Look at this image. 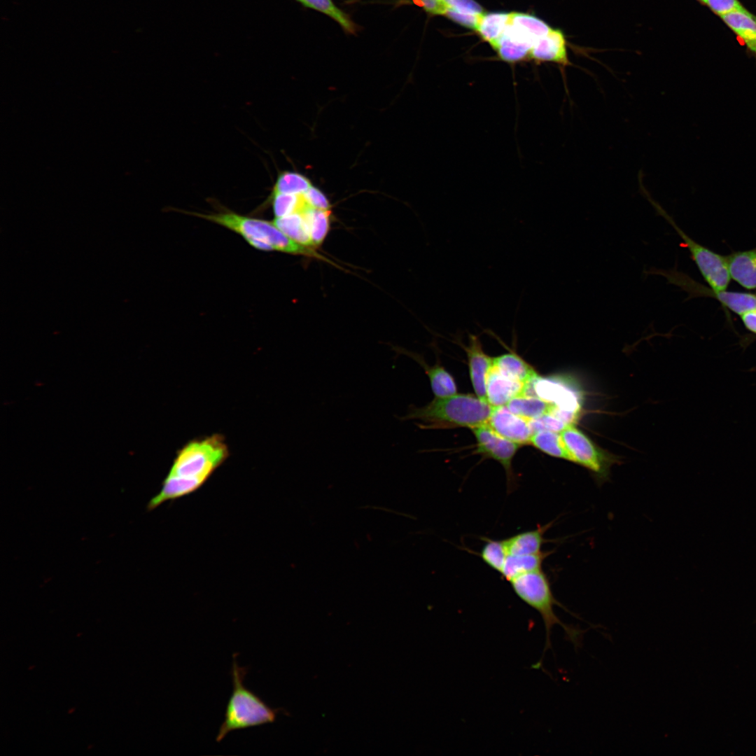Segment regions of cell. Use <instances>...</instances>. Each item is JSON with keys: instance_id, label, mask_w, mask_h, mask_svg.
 Returning <instances> with one entry per match:
<instances>
[{"instance_id": "obj_18", "label": "cell", "mask_w": 756, "mask_h": 756, "mask_svg": "<svg viewBox=\"0 0 756 756\" xmlns=\"http://www.w3.org/2000/svg\"><path fill=\"white\" fill-rule=\"evenodd\" d=\"M720 18L756 56V16L749 11H732Z\"/></svg>"}, {"instance_id": "obj_36", "label": "cell", "mask_w": 756, "mask_h": 756, "mask_svg": "<svg viewBox=\"0 0 756 756\" xmlns=\"http://www.w3.org/2000/svg\"><path fill=\"white\" fill-rule=\"evenodd\" d=\"M424 10L432 15H444L447 7L443 0H420Z\"/></svg>"}, {"instance_id": "obj_37", "label": "cell", "mask_w": 756, "mask_h": 756, "mask_svg": "<svg viewBox=\"0 0 756 756\" xmlns=\"http://www.w3.org/2000/svg\"><path fill=\"white\" fill-rule=\"evenodd\" d=\"M740 316L746 329L756 334V309L746 312Z\"/></svg>"}, {"instance_id": "obj_12", "label": "cell", "mask_w": 756, "mask_h": 756, "mask_svg": "<svg viewBox=\"0 0 756 756\" xmlns=\"http://www.w3.org/2000/svg\"><path fill=\"white\" fill-rule=\"evenodd\" d=\"M488 424L499 435L519 444L531 443L530 420L512 412L506 405L493 407Z\"/></svg>"}, {"instance_id": "obj_19", "label": "cell", "mask_w": 756, "mask_h": 756, "mask_svg": "<svg viewBox=\"0 0 756 756\" xmlns=\"http://www.w3.org/2000/svg\"><path fill=\"white\" fill-rule=\"evenodd\" d=\"M550 552H540L533 554H508L501 575L510 582L523 574L540 570L545 558Z\"/></svg>"}, {"instance_id": "obj_9", "label": "cell", "mask_w": 756, "mask_h": 756, "mask_svg": "<svg viewBox=\"0 0 756 756\" xmlns=\"http://www.w3.org/2000/svg\"><path fill=\"white\" fill-rule=\"evenodd\" d=\"M569 454L570 461L591 470L599 482L608 477L610 460L607 458L589 439L573 424L568 425L559 433Z\"/></svg>"}, {"instance_id": "obj_33", "label": "cell", "mask_w": 756, "mask_h": 756, "mask_svg": "<svg viewBox=\"0 0 756 756\" xmlns=\"http://www.w3.org/2000/svg\"><path fill=\"white\" fill-rule=\"evenodd\" d=\"M706 6L720 17L732 11L748 12L738 0H706Z\"/></svg>"}, {"instance_id": "obj_11", "label": "cell", "mask_w": 756, "mask_h": 756, "mask_svg": "<svg viewBox=\"0 0 756 756\" xmlns=\"http://www.w3.org/2000/svg\"><path fill=\"white\" fill-rule=\"evenodd\" d=\"M524 394L536 396L562 410L575 413L580 410V404L576 392L560 380L538 376L526 384Z\"/></svg>"}, {"instance_id": "obj_34", "label": "cell", "mask_w": 756, "mask_h": 756, "mask_svg": "<svg viewBox=\"0 0 756 756\" xmlns=\"http://www.w3.org/2000/svg\"><path fill=\"white\" fill-rule=\"evenodd\" d=\"M308 204L316 209L330 210V204L325 194L316 187L312 186L304 193Z\"/></svg>"}, {"instance_id": "obj_29", "label": "cell", "mask_w": 756, "mask_h": 756, "mask_svg": "<svg viewBox=\"0 0 756 756\" xmlns=\"http://www.w3.org/2000/svg\"><path fill=\"white\" fill-rule=\"evenodd\" d=\"M311 182L304 175L294 172L281 173L274 183L272 194H303L311 187Z\"/></svg>"}, {"instance_id": "obj_14", "label": "cell", "mask_w": 756, "mask_h": 756, "mask_svg": "<svg viewBox=\"0 0 756 756\" xmlns=\"http://www.w3.org/2000/svg\"><path fill=\"white\" fill-rule=\"evenodd\" d=\"M526 386L493 365L486 382V400L493 407L505 406L514 398L524 394Z\"/></svg>"}, {"instance_id": "obj_32", "label": "cell", "mask_w": 756, "mask_h": 756, "mask_svg": "<svg viewBox=\"0 0 756 756\" xmlns=\"http://www.w3.org/2000/svg\"><path fill=\"white\" fill-rule=\"evenodd\" d=\"M443 1L447 10L470 15L484 13L482 7L474 0H443Z\"/></svg>"}, {"instance_id": "obj_21", "label": "cell", "mask_w": 756, "mask_h": 756, "mask_svg": "<svg viewBox=\"0 0 756 756\" xmlns=\"http://www.w3.org/2000/svg\"><path fill=\"white\" fill-rule=\"evenodd\" d=\"M273 223L295 243L305 247L313 246L309 225L303 213L275 218Z\"/></svg>"}, {"instance_id": "obj_6", "label": "cell", "mask_w": 756, "mask_h": 756, "mask_svg": "<svg viewBox=\"0 0 756 756\" xmlns=\"http://www.w3.org/2000/svg\"><path fill=\"white\" fill-rule=\"evenodd\" d=\"M552 29L537 17L522 13H510L508 23L491 47L498 57L516 63L528 57L533 46Z\"/></svg>"}, {"instance_id": "obj_5", "label": "cell", "mask_w": 756, "mask_h": 756, "mask_svg": "<svg viewBox=\"0 0 756 756\" xmlns=\"http://www.w3.org/2000/svg\"><path fill=\"white\" fill-rule=\"evenodd\" d=\"M510 582L517 596L542 617L546 635L545 651L551 648L552 629L556 624L564 629L566 638L576 648L580 645L583 631L564 624L557 617L554 610L555 606L569 611L555 598L548 578L542 569L519 575Z\"/></svg>"}, {"instance_id": "obj_26", "label": "cell", "mask_w": 756, "mask_h": 756, "mask_svg": "<svg viewBox=\"0 0 756 756\" xmlns=\"http://www.w3.org/2000/svg\"><path fill=\"white\" fill-rule=\"evenodd\" d=\"M531 443L550 456L570 461L569 454L559 433L550 430H539L533 433Z\"/></svg>"}, {"instance_id": "obj_25", "label": "cell", "mask_w": 756, "mask_h": 756, "mask_svg": "<svg viewBox=\"0 0 756 756\" xmlns=\"http://www.w3.org/2000/svg\"><path fill=\"white\" fill-rule=\"evenodd\" d=\"M509 18L510 13H484L475 31L491 46L504 31Z\"/></svg>"}, {"instance_id": "obj_30", "label": "cell", "mask_w": 756, "mask_h": 756, "mask_svg": "<svg viewBox=\"0 0 756 756\" xmlns=\"http://www.w3.org/2000/svg\"><path fill=\"white\" fill-rule=\"evenodd\" d=\"M479 555L489 567L501 573L508 556L505 540L486 539Z\"/></svg>"}, {"instance_id": "obj_24", "label": "cell", "mask_w": 756, "mask_h": 756, "mask_svg": "<svg viewBox=\"0 0 756 756\" xmlns=\"http://www.w3.org/2000/svg\"><path fill=\"white\" fill-rule=\"evenodd\" d=\"M304 7L314 9L326 14L337 22L347 34H354L357 31L356 24L350 16L338 8L332 0H295Z\"/></svg>"}, {"instance_id": "obj_16", "label": "cell", "mask_w": 756, "mask_h": 756, "mask_svg": "<svg viewBox=\"0 0 756 756\" xmlns=\"http://www.w3.org/2000/svg\"><path fill=\"white\" fill-rule=\"evenodd\" d=\"M731 279L747 289L756 288V248L727 257Z\"/></svg>"}, {"instance_id": "obj_20", "label": "cell", "mask_w": 756, "mask_h": 756, "mask_svg": "<svg viewBox=\"0 0 756 756\" xmlns=\"http://www.w3.org/2000/svg\"><path fill=\"white\" fill-rule=\"evenodd\" d=\"M506 406L514 414L528 420L550 414L557 407L554 404L536 396L526 394H522L514 398Z\"/></svg>"}, {"instance_id": "obj_27", "label": "cell", "mask_w": 756, "mask_h": 756, "mask_svg": "<svg viewBox=\"0 0 756 756\" xmlns=\"http://www.w3.org/2000/svg\"><path fill=\"white\" fill-rule=\"evenodd\" d=\"M272 208L275 218L294 213H304L311 206L303 194H272Z\"/></svg>"}, {"instance_id": "obj_28", "label": "cell", "mask_w": 756, "mask_h": 756, "mask_svg": "<svg viewBox=\"0 0 756 756\" xmlns=\"http://www.w3.org/2000/svg\"><path fill=\"white\" fill-rule=\"evenodd\" d=\"M330 210H321L310 207L303 214L309 225L313 246L320 245L330 229Z\"/></svg>"}, {"instance_id": "obj_38", "label": "cell", "mask_w": 756, "mask_h": 756, "mask_svg": "<svg viewBox=\"0 0 756 756\" xmlns=\"http://www.w3.org/2000/svg\"><path fill=\"white\" fill-rule=\"evenodd\" d=\"M697 1H699V2H701V4H703L704 5H706V0H697Z\"/></svg>"}, {"instance_id": "obj_31", "label": "cell", "mask_w": 756, "mask_h": 756, "mask_svg": "<svg viewBox=\"0 0 756 756\" xmlns=\"http://www.w3.org/2000/svg\"><path fill=\"white\" fill-rule=\"evenodd\" d=\"M530 424L533 433L544 430L560 433L568 425H570L551 413L530 420Z\"/></svg>"}, {"instance_id": "obj_15", "label": "cell", "mask_w": 756, "mask_h": 756, "mask_svg": "<svg viewBox=\"0 0 756 756\" xmlns=\"http://www.w3.org/2000/svg\"><path fill=\"white\" fill-rule=\"evenodd\" d=\"M469 340V344L465 350L468 358L472 384L477 396L487 402L486 382L489 372L493 365V358L484 352L477 336L470 335Z\"/></svg>"}, {"instance_id": "obj_1", "label": "cell", "mask_w": 756, "mask_h": 756, "mask_svg": "<svg viewBox=\"0 0 756 756\" xmlns=\"http://www.w3.org/2000/svg\"><path fill=\"white\" fill-rule=\"evenodd\" d=\"M228 455L224 438L218 434L187 443L177 453L160 491L148 501L147 510L197 491Z\"/></svg>"}, {"instance_id": "obj_2", "label": "cell", "mask_w": 756, "mask_h": 756, "mask_svg": "<svg viewBox=\"0 0 756 756\" xmlns=\"http://www.w3.org/2000/svg\"><path fill=\"white\" fill-rule=\"evenodd\" d=\"M493 406L477 396L455 394L436 398L422 407H410L400 420H419V427L437 428L442 426L475 428L488 424Z\"/></svg>"}, {"instance_id": "obj_35", "label": "cell", "mask_w": 756, "mask_h": 756, "mask_svg": "<svg viewBox=\"0 0 756 756\" xmlns=\"http://www.w3.org/2000/svg\"><path fill=\"white\" fill-rule=\"evenodd\" d=\"M482 14H463L447 9L444 15L467 28L476 30Z\"/></svg>"}, {"instance_id": "obj_17", "label": "cell", "mask_w": 756, "mask_h": 756, "mask_svg": "<svg viewBox=\"0 0 756 756\" xmlns=\"http://www.w3.org/2000/svg\"><path fill=\"white\" fill-rule=\"evenodd\" d=\"M553 522L536 529L517 533L505 539L508 554H533L541 552L544 535Z\"/></svg>"}, {"instance_id": "obj_22", "label": "cell", "mask_w": 756, "mask_h": 756, "mask_svg": "<svg viewBox=\"0 0 756 756\" xmlns=\"http://www.w3.org/2000/svg\"><path fill=\"white\" fill-rule=\"evenodd\" d=\"M493 365L510 377L528 384L538 375L535 370L514 353H508L493 358Z\"/></svg>"}, {"instance_id": "obj_3", "label": "cell", "mask_w": 756, "mask_h": 756, "mask_svg": "<svg viewBox=\"0 0 756 756\" xmlns=\"http://www.w3.org/2000/svg\"><path fill=\"white\" fill-rule=\"evenodd\" d=\"M237 654H233L230 674L232 692L226 705L224 720L216 737L220 742L232 731L273 723L281 708H273L258 695L246 687L244 680L248 668L239 666Z\"/></svg>"}, {"instance_id": "obj_7", "label": "cell", "mask_w": 756, "mask_h": 756, "mask_svg": "<svg viewBox=\"0 0 756 756\" xmlns=\"http://www.w3.org/2000/svg\"><path fill=\"white\" fill-rule=\"evenodd\" d=\"M645 196L658 214L662 216L676 231L682 240V245L690 252L702 276L714 291L726 290L731 279L727 257L716 253L699 244L679 227L673 218L643 188Z\"/></svg>"}, {"instance_id": "obj_23", "label": "cell", "mask_w": 756, "mask_h": 756, "mask_svg": "<svg viewBox=\"0 0 756 756\" xmlns=\"http://www.w3.org/2000/svg\"><path fill=\"white\" fill-rule=\"evenodd\" d=\"M401 352L410 356L424 365L435 398H447L457 393L456 386L453 377L444 368L439 365L428 367L420 357H416L408 351H402Z\"/></svg>"}, {"instance_id": "obj_13", "label": "cell", "mask_w": 756, "mask_h": 756, "mask_svg": "<svg viewBox=\"0 0 756 756\" xmlns=\"http://www.w3.org/2000/svg\"><path fill=\"white\" fill-rule=\"evenodd\" d=\"M528 57L537 62H553L562 69L571 65L567 51V41L563 31L552 28L531 48Z\"/></svg>"}, {"instance_id": "obj_10", "label": "cell", "mask_w": 756, "mask_h": 756, "mask_svg": "<svg viewBox=\"0 0 756 756\" xmlns=\"http://www.w3.org/2000/svg\"><path fill=\"white\" fill-rule=\"evenodd\" d=\"M472 430L477 440V452L498 461L505 470L508 488L514 487L512 461L520 444L501 436L488 424Z\"/></svg>"}, {"instance_id": "obj_8", "label": "cell", "mask_w": 756, "mask_h": 756, "mask_svg": "<svg viewBox=\"0 0 756 756\" xmlns=\"http://www.w3.org/2000/svg\"><path fill=\"white\" fill-rule=\"evenodd\" d=\"M647 274L661 275L669 284L676 285L690 293V296L706 295L715 298L724 307L738 315L756 309V293L730 291H714L704 287L685 274L675 269H650Z\"/></svg>"}, {"instance_id": "obj_4", "label": "cell", "mask_w": 756, "mask_h": 756, "mask_svg": "<svg viewBox=\"0 0 756 756\" xmlns=\"http://www.w3.org/2000/svg\"><path fill=\"white\" fill-rule=\"evenodd\" d=\"M241 235L251 246L262 251L317 256L309 247L301 246L280 230L274 223L244 216L233 212L194 214Z\"/></svg>"}]
</instances>
